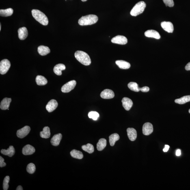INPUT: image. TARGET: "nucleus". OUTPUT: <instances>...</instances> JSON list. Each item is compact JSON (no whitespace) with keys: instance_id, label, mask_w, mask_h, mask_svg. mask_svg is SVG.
<instances>
[{"instance_id":"nucleus-25","label":"nucleus","mask_w":190,"mask_h":190,"mask_svg":"<svg viewBox=\"0 0 190 190\" xmlns=\"http://www.w3.org/2000/svg\"><path fill=\"white\" fill-rule=\"evenodd\" d=\"M107 141L104 139H101L99 140L97 144V149L99 151H101L105 148L107 146Z\"/></svg>"},{"instance_id":"nucleus-45","label":"nucleus","mask_w":190,"mask_h":190,"mask_svg":"<svg viewBox=\"0 0 190 190\" xmlns=\"http://www.w3.org/2000/svg\"><path fill=\"white\" fill-rule=\"evenodd\" d=\"M189 112L190 113V109L189 110Z\"/></svg>"},{"instance_id":"nucleus-42","label":"nucleus","mask_w":190,"mask_h":190,"mask_svg":"<svg viewBox=\"0 0 190 190\" xmlns=\"http://www.w3.org/2000/svg\"><path fill=\"white\" fill-rule=\"evenodd\" d=\"M16 190H23V188L21 186H18L17 187V188L16 189Z\"/></svg>"},{"instance_id":"nucleus-17","label":"nucleus","mask_w":190,"mask_h":190,"mask_svg":"<svg viewBox=\"0 0 190 190\" xmlns=\"http://www.w3.org/2000/svg\"><path fill=\"white\" fill-rule=\"evenodd\" d=\"M127 132L130 140L135 141L137 137V133L136 130L133 128H128L127 129Z\"/></svg>"},{"instance_id":"nucleus-2","label":"nucleus","mask_w":190,"mask_h":190,"mask_svg":"<svg viewBox=\"0 0 190 190\" xmlns=\"http://www.w3.org/2000/svg\"><path fill=\"white\" fill-rule=\"evenodd\" d=\"M75 57L77 60L85 66H88L91 64V61L89 55L85 52L77 51L75 53Z\"/></svg>"},{"instance_id":"nucleus-41","label":"nucleus","mask_w":190,"mask_h":190,"mask_svg":"<svg viewBox=\"0 0 190 190\" xmlns=\"http://www.w3.org/2000/svg\"><path fill=\"white\" fill-rule=\"evenodd\" d=\"M176 155L177 156H180L181 154V152L180 149H178L177 150L176 153Z\"/></svg>"},{"instance_id":"nucleus-18","label":"nucleus","mask_w":190,"mask_h":190,"mask_svg":"<svg viewBox=\"0 0 190 190\" xmlns=\"http://www.w3.org/2000/svg\"><path fill=\"white\" fill-rule=\"evenodd\" d=\"M62 138V135L61 133H58L54 135L51 140V143L53 146H59Z\"/></svg>"},{"instance_id":"nucleus-28","label":"nucleus","mask_w":190,"mask_h":190,"mask_svg":"<svg viewBox=\"0 0 190 190\" xmlns=\"http://www.w3.org/2000/svg\"><path fill=\"white\" fill-rule=\"evenodd\" d=\"M70 154L73 157L76 158V159H81L83 157L82 152L75 149L72 150L70 152Z\"/></svg>"},{"instance_id":"nucleus-38","label":"nucleus","mask_w":190,"mask_h":190,"mask_svg":"<svg viewBox=\"0 0 190 190\" xmlns=\"http://www.w3.org/2000/svg\"><path fill=\"white\" fill-rule=\"evenodd\" d=\"M140 90L143 92H147L149 91L150 89L149 87L147 86H144L141 88H139Z\"/></svg>"},{"instance_id":"nucleus-6","label":"nucleus","mask_w":190,"mask_h":190,"mask_svg":"<svg viewBox=\"0 0 190 190\" xmlns=\"http://www.w3.org/2000/svg\"><path fill=\"white\" fill-rule=\"evenodd\" d=\"M76 84V81L74 80L70 81L63 86L61 91L65 93L69 92L75 88Z\"/></svg>"},{"instance_id":"nucleus-21","label":"nucleus","mask_w":190,"mask_h":190,"mask_svg":"<svg viewBox=\"0 0 190 190\" xmlns=\"http://www.w3.org/2000/svg\"><path fill=\"white\" fill-rule=\"evenodd\" d=\"M115 63L119 68L122 69H128L131 66L129 63L123 60H117L115 61Z\"/></svg>"},{"instance_id":"nucleus-32","label":"nucleus","mask_w":190,"mask_h":190,"mask_svg":"<svg viewBox=\"0 0 190 190\" xmlns=\"http://www.w3.org/2000/svg\"><path fill=\"white\" fill-rule=\"evenodd\" d=\"M128 87L130 90L135 92H139L140 90L139 87L137 83L131 82L128 83Z\"/></svg>"},{"instance_id":"nucleus-35","label":"nucleus","mask_w":190,"mask_h":190,"mask_svg":"<svg viewBox=\"0 0 190 190\" xmlns=\"http://www.w3.org/2000/svg\"><path fill=\"white\" fill-rule=\"evenodd\" d=\"M10 181V177L8 176L5 177L4 180L3 188L4 190H8L9 187V183Z\"/></svg>"},{"instance_id":"nucleus-3","label":"nucleus","mask_w":190,"mask_h":190,"mask_svg":"<svg viewBox=\"0 0 190 190\" xmlns=\"http://www.w3.org/2000/svg\"><path fill=\"white\" fill-rule=\"evenodd\" d=\"M31 12L33 17L37 21L43 25H48V18L44 13L36 9H33Z\"/></svg>"},{"instance_id":"nucleus-23","label":"nucleus","mask_w":190,"mask_h":190,"mask_svg":"<svg viewBox=\"0 0 190 190\" xmlns=\"http://www.w3.org/2000/svg\"><path fill=\"white\" fill-rule=\"evenodd\" d=\"M50 49L48 46H40L38 48V52L39 54L41 56H45L50 53Z\"/></svg>"},{"instance_id":"nucleus-37","label":"nucleus","mask_w":190,"mask_h":190,"mask_svg":"<svg viewBox=\"0 0 190 190\" xmlns=\"http://www.w3.org/2000/svg\"><path fill=\"white\" fill-rule=\"evenodd\" d=\"M6 165V163L4 162V160L0 156V167H4Z\"/></svg>"},{"instance_id":"nucleus-27","label":"nucleus","mask_w":190,"mask_h":190,"mask_svg":"<svg viewBox=\"0 0 190 190\" xmlns=\"http://www.w3.org/2000/svg\"><path fill=\"white\" fill-rule=\"evenodd\" d=\"M109 138L110 145L111 146H114L115 142L120 139V137L118 134L115 133L110 136Z\"/></svg>"},{"instance_id":"nucleus-34","label":"nucleus","mask_w":190,"mask_h":190,"mask_svg":"<svg viewBox=\"0 0 190 190\" xmlns=\"http://www.w3.org/2000/svg\"><path fill=\"white\" fill-rule=\"evenodd\" d=\"M88 116L89 118H92L94 120H98L99 115L96 112L91 111L88 113Z\"/></svg>"},{"instance_id":"nucleus-24","label":"nucleus","mask_w":190,"mask_h":190,"mask_svg":"<svg viewBox=\"0 0 190 190\" xmlns=\"http://www.w3.org/2000/svg\"><path fill=\"white\" fill-rule=\"evenodd\" d=\"M40 136L42 138H49L51 136V132L49 127L46 126L43 128V131H41L40 133Z\"/></svg>"},{"instance_id":"nucleus-8","label":"nucleus","mask_w":190,"mask_h":190,"mask_svg":"<svg viewBox=\"0 0 190 190\" xmlns=\"http://www.w3.org/2000/svg\"><path fill=\"white\" fill-rule=\"evenodd\" d=\"M111 42L114 44L125 45L127 43L128 40L124 36L117 35L112 39Z\"/></svg>"},{"instance_id":"nucleus-14","label":"nucleus","mask_w":190,"mask_h":190,"mask_svg":"<svg viewBox=\"0 0 190 190\" xmlns=\"http://www.w3.org/2000/svg\"><path fill=\"white\" fill-rule=\"evenodd\" d=\"M35 152L34 147L29 144L26 145L22 149V153L25 155H29L33 154Z\"/></svg>"},{"instance_id":"nucleus-36","label":"nucleus","mask_w":190,"mask_h":190,"mask_svg":"<svg viewBox=\"0 0 190 190\" xmlns=\"http://www.w3.org/2000/svg\"><path fill=\"white\" fill-rule=\"evenodd\" d=\"M166 6L172 7L174 6V4L173 0H163Z\"/></svg>"},{"instance_id":"nucleus-43","label":"nucleus","mask_w":190,"mask_h":190,"mask_svg":"<svg viewBox=\"0 0 190 190\" xmlns=\"http://www.w3.org/2000/svg\"><path fill=\"white\" fill-rule=\"evenodd\" d=\"M87 1V0H81V1L83 2H85V1Z\"/></svg>"},{"instance_id":"nucleus-33","label":"nucleus","mask_w":190,"mask_h":190,"mask_svg":"<svg viewBox=\"0 0 190 190\" xmlns=\"http://www.w3.org/2000/svg\"><path fill=\"white\" fill-rule=\"evenodd\" d=\"M36 170V167L33 163H29L28 165L27 168V171L30 174H33Z\"/></svg>"},{"instance_id":"nucleus-39","label":"nucleus","mask_w":190,"mask_h":190,"mask_svg":"<svg viewBox=\"0 0 190 190\" xmlns=\"http://www.w3.org/2000/svg\"><path fill=\"white\" fill-rule=\"evenodd\" d=\"M169 147H170V146H169L168 145H165V148L163 149V151L164 152H167L169 150Z\"/></svg>"},{"instance_id":"nucleus-20","label":"nucleus","mask_w":190,"mask_h":190,"mask_svg":"<svg viewBox=\"0 0 190 190\" xmlns=\"http://www.w3.org/2000/svg\"><path fill=\"white\" fill-rule=\"evenodd\" d=\"M12 102V99L5 98L2 100L0 108L2 110H6L9 109L10 102Z\"/></svg>"},{"instance_id":"nucleus-10","label":"nucleus","mask_w":190,"mask_h":190,"mask_svg":"<svg viewBox=\"0 0 190 190\" xmlns=\"http://www.w3.org/2000/svg\"><path fill=\"white\" fill-rule=\"evenodd\" d=\"M143 133L145 135L148 136L153 131L152 125L150 123H146L143 125L142 128Z\"/></svg>"},{"instance_id":"nucleus-9","label":"nucleus","mask_w":190,"mask_h":190,"mask_svg":"<svg viewBox=\"0 0 190 190\" xmlns=\"http://www.w3.org/2000/svg\"><path fill=\"white\" fill-rule=\"evenodd\" d=\"M100 96L104 99H111L114 97L115 94L111 89H105L101 92Z\"/></svg>"},{"instance_id":"nucleus-16","label":"nucleus","mask_w":190,"mask_h":190,"mask_svg":"<svg viewBox=\"0 0 190 190\" xmlns=\"http://www.w3.org/2000/svg\"><path fill=\"white\" fill-rule=\"evenodd\" d=\"M18 36L20 40H25L28 36V31L25 27L20 28L18 30Z\"/></svg>"},{"instance_id":"nucleus-26","label":"nucleus","mask_w":190,"mask_h":190,"mask_svg":"<svg viewBox=\"0 0 190 190\" xmlns=\"http://www.w3.org/2000/svg\"><path fill=\"white\" fill-rule=\"evenodd\" d=\"M36 81L37 84L39 86H44L46 84L48 83L47 79L44 76L38 75L36 76Z\"/></svg>"},{"instance_id":"nucleus-44","label":"nucleus","mask_w":190,"mask_h":190,"mask_svg":"<svg viewBox=\"0 0 190 190\" xmlns=\"http://www.w3.org/2000/svg\"><path fill=\"white\" fill-rule=\"evenodd\" d=\"M1 25H0V31H1Z\"/></svg>"},{"instance_id":"nucleus-4","label":"nucleus","mask_w":190,"mask_h":190,"mask_svg":"<svg viewBox=\"0 0 190 190\" xmlns=\"http://www.w3.org/2000/svg\"><path fill=\"white\" fill-rule=\"evenodd\" d=\"M146 7V3L143 1H140L137 3L132 9L130 15L133 16H136L142 14L144 12Z\"/></svg>"},{"instance_id":"nucleus-12","label":"nucleus","mask_w":190,"mask_h":190,"mask_svg":"<svg viewBox=\"0 0 190 190\" xmlns=\"http://www.w3.org/2000/svg\"><path fill=\"white\" fill-rule=\"evenodd\" d=\"M58 105L57 102L54 99H52L48 102L46 106V109L49 112H51L57 109Z\"/></svg>"},{"instance_id":"nucleus-29","label":"nucleus","mask_w":190,"mask_h":190,"mask_svg":"<svg viewBox=\"0 0 190 190\" xmlns=\"http://www.w3.org/2000/svg\"><path fill=\"white\" fill-rule=\"evenodd\" d=\"M14 10L12 8H8L5 10H0V15L2 17H8L12 15Z\"/></svg>"},{"instance_id":"nucleus-30","label":"nucleus","mask_w":190,"mask_h":190,"mask_svg":"<svg viewBox=\"0 0 190 190\" xmlns=\"http://www.w3.org/2000/svg\"><path fill=\"white\" fill-rule=\"evenodd\" d=\"M190 102V96H184L175 100V103L179 104H184Z\"/></svg>"},{"instance_id":"nucleus-40","label":"nucleus","mask_w":190,"mask_h":190,"mask_svg":"<svg viewBox=\"0 0 190 190\" xmlns=\"http://www.w3.org/2000/svg\"><path fill=\"white\" fill-rule=\"evenodd\" d=\"M185 68L186 70H190V62L186 65Z\"/></svg>"},{"instance_id":"nucleus-11","label":"nucleus","mask_w":190,"mask_h":190,"mask_svg":"<svg viewBox=\"0 0 190 190\" xmlns=\"http://www.w3.org/2000/svg\"><path fill=\"white\" fill-rule=\"evenodd\" d=\"M161 26L162 28L168 33H172L174 31V26L171 22H162L161 23Z\"/></svg>"},{"instance_id":"nucleus-19","label":"nucleus","mask_w":190,"mask_h":190,"mask_svg":"<svg viewBox=\"0 0 190 190\" xmlns=\"http://www.w3.org/2000/svg\"><path fill=\"white\" fill-rule=\"evenodd\" d=\"M66 69V66L63 64L59 63L57 64L54 67V72L57 75H62V71Z\"/></svg>"},{"instance_id":"nucleus-7","label":"nucleus","mask_w":190,"mask_h":190,"mask_svg":"<svg viewBox=\"0 0 190 190\" xmlns=\"http://www.w3.org/2000/svg\"><path fill=\"white\" fill-rule=\"evenodd\" d=\"M30 130V128L29 126H25L18 130L17 132V135L20 139L24 138L29 133Z\"/></svg>"},{"instance_id":"nucleus-31","label":"nucleus","mask_w":190,"mask_h":190,"mask_svg":"<svg viewBox=\"0 0 190 190\" xmlns=\"http://www.w3.org/2000/svg\"><path fill=\"white\" fill-rule=\"evenodd\" d=\"M82 149L84 151L87 152L89 154H92L94 152V146L93 145L89 144V143L82 146Z\"/></svg>"},{"instance_id":"nucleus-5","label":"nucleus","mask_w":190,"mask_h":190,"mask_svg":"<svg viewBox=\"0 0 190 190\" xmlns=\"http://www.w3.org/2000/svg\"><path fill=\"white\" fill-rule=\"evenodd\" d=\"M11 66V63L8 59H5L0 62V73L4 75L8 71Z\"/></svg>"},{"instance_id":"nucleus-15","label":"nucleus","mask_w":190,"mask_h":190,"mask_svg":"<svg viewBox=\"0 0 190 190\" xmlns=\"http://www.w3.org/2000/svg\"><path fill=\"white\" fill-rule=\"evenodd\" d=\"M145 36L148 38H153L156 39H159L161 36L157 31L153 30H149L145 32Z\"/></svg>"},{"instance_id":"nucleus-22","label":"nucleus","mask_w":190,"mask_h":190,"mask_svg":"<svg viewBox=\"0 0 190 190\" xmlns=\"http://www.w3.org/2000/svg\"><path fill=\"white\" fill-rule=\"evenodd\" d=\"M2 154L8 156L9 157H12L14 155L15 150L13 146H10L7 150L2 149L1 151Z\"/></svg>"},{"instance_id":"nucleus-13","label":"nucleus","mask_w":190,"mask_h":190,"mask_svg":"<svg viewBox=\"0 0 190 190\" xmlns=\"http://www.w3.org/2000/svg\"><path fill=\"white\" fill-rule=\"evenodd\" d=\"M122 102L123 107L126 111L130 110L133 105V101L129 98L127 97L123 98Z\"/></svg>"},{"instance_id":"nucleus-1","label":"nucleus","mask_w":190,"mask_h":190,"mask_svg":"<svg viewBox=\"0 0 190 190\" xmlns=\"http://www.w3.org/2000/svg\"><path fill=\"white\" fill-rule=\"evenodd\" d=\"M98 20V17L96 15H87L80 18L78 23L82 26L91 25L96 23Z\"/></svg>"}]
</instances>
